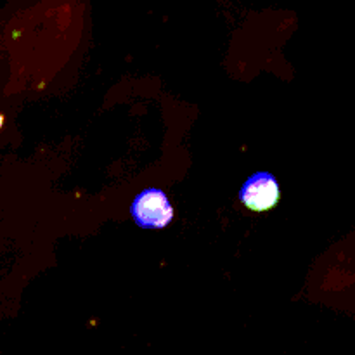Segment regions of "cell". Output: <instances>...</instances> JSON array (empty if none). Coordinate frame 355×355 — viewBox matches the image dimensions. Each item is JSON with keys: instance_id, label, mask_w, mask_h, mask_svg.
Returning <instances> with one entry per match:
<instances>
[{"instance_id": "obj_2", "label": "cell", "mask_w": 355, "mask_h": 355, "mask_svg": "<svg viewBox=\"0 0 355 355\" xmlns=\"http://www.w3.org/2000/svg\"><path fill=\"white\" fill-rule=\"evenodd\" d=\"M239 200L255 211H266L279 200V186L276 177L267 172L253 173L239 191Z\"/></svg>"}, {"instance_id": "obj_3", "label": "cell", "mask_w": 355, "mask_h": 355, "mask_svg": "<svg viewBox=\"0 0 355 355\" xmlns=\"http://www.w3.org/2000/svg\"><path fill=\"white\" fill-rule=\"evenodd\" d=\"M0 127H2V114H0Z\"/></svg>"}, {"instance_id": "obj_1", "label": "cell", "mask_w": 355, "mask_h": 355, "mask_svg": "<svg viewBox=\"0 0 355 355\" xmlns=\"http://www.w3.org/2000/svg\"><path fill=\"white\" fill-rule=\"evenodd\" d=\"M130 214L139 227L162 229L172 222L173 208L163 191L146 189L134 200Z\"/></svg>"}]
</instances>
